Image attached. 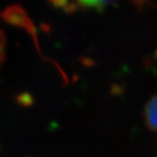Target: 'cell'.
Masks as SVG:
<instances>
[{
    "instance_id": "cell-3",
    "label": "cell",
    "mask_w": 157,
    "mask_h": 157,
    "mask_svg": "<svg viewBox=\"0 0 157 157\" xmlns=\"http://www.w3.org/2000/svg\"><path fill=\"white\" fill-rule=\"evenodd\" d=\"M5 49H6V38L3 31L0 28V66L4 60Z\"/></svg>"
},
{
    "instance_id": "cell-2",
    "label": "cell",
    "mask_w": 157,
    "mask_h": 157,
    "mask_svg": "<svg viewBox=\"0 0 157 157\" xmlns=\"http://www.w3.org/2000/svg\"><path fill=\"white\" fill-rule=\"evenodd\" d=\"M144 119L147 128L157 132V95L151 97L145 106Z\"/></svg>"
},
{
    "instance_id": "cell-1",
    "label": "cell",
    "mask_w": 157,
    "mask_h": 157,
    "mask_svg": "<svg viewBox=\"0 0 157 157\" xmlns=\"http://www.w3.org/2000/svg\"><path fill=\"white\" fill-rule=\"evenodd\" d=\"M78 6L84 9L102 10L120 0H75ZM134 5L136 8L141 9L148 3V0H126Z\"/></svg>"
}]
</instances>
